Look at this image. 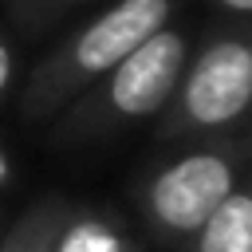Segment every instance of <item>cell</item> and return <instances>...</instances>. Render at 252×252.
Segmentation results:
<instances>
[{
	"mask_svg": "<svg viewBox=\"0 0 252 252\" xmlns=\"http://www.w3.org/2000/svg\"><path fill=\"white\" fill-rule=\"evenodd\" d=\"M177 12V0H114L94 20L63 35L24 79L16 110L28 122H47L91 91L106 71H114L142 39L165 28Z\"/></svg>",
	"mask_w": 252,
	"mask_h": 252,
	"instance_id": "1",
	"label": "cell"
},
{
	"mask_svg": "<svg viewBox=\"0 0 252 252\" xmlns=\"http://www.w3.org/2000/svg\"><path fill=\"white\" fill-rule=\"evenodd\" d=\"M189 32L169 20L150 39H142L114 71H106L91 91H83L71 106L55 114V142H102L146 118H161L189 67Z\"/></svg>",
	"mask_w": 252,
	"mask_h": 252,
	"instance_id": "2",
	"label": "cell"
},
{
	"mask_svg": "<svg viewBox=\"0 0 252 252\" xmlns=\"http://www.w3.org/2000/svg\"><path fill=\"white\" fill-rule=\"evenodd\" d=\"M248 165H252V134L228 130L220 138H205L201 146L154 169L138 193V209L150 236L161 248L181 252L201 232V224L220 209V201L240 185Z\"/></svg>",
	"mask_w": 252,
	"mask_h": 252,
	"instance_id": "3",
	"label": "cell"
},
{
	"mask_svg": "<svg viewBox=\"0 0 252 252\" xmlns=\"http://www.w3.org/2000/svg\"><path fill=\"white\" fill-rule=\"evenodd\" d=\"M252 114V28L213 35L189 67L158 122L161 142H205L236 130Z\"/></svg>",
	"mask_w": 252,
	"mask_h": 252,
	"instance_id": "4",
	"label": "cell"
},
{
	"mask_svg": "<svg viewBox=\"0 0 252 252\" xmlns=\"http://www.w3.org/2000/svg\"><path fill=\"white\" fill-rule=\"evenodd\" d=\"M181 252H252V173L240 177V185Z\"/></svg>",
	"mask_w": 252,
	"mask_h": 252,
	"instance_id": "5",
	"label": "cell"
},
{
	"mask_svg": "<svg viewBox=\"0 0 252 252\" xmlns=\"http://www.w3.org/2000/svg\"><path fill=\"white\" fill-rule=\"evenodd\" d=\"M51 252H146V248H142L138 236H130L114 217L71 205L63 228L55 232Z\"/></svg>",
	"mask_w": 252,
	"mask_h": 252,
	"instance_id": "6",
	"label": "cell"
},
{
	"mask_svg": "<svg viewBox=\"0 0 252 252\" xmlns=\"http://www.w3.org/2000/svg\"><path fill=\"white\" fill-rule=\"evenodd\" d=\"M71 205L59 197H39L35 205H28L0 236V252H51L55 232L63 228Z\"/></svg>",
	"mask_w": 252,
	"mask_h": 252,
	"instance_id": "7",
	"label": "cell"
},
{
	"mask_svg": "<svg viewBox=\"0 0 252 252\" xmlns=\"http://www.w3.org/2000/svg\"><path fill=\"white\" fill-rule=\"evenodd\" d=\"M8 12L20 20V24H32V28H47L51 20L67 16L75 4H87V0H4Z\"/></svg>",
	"mask_w": 252,
	"mask_h": 252,
	"instance_id": "8",
	"label": "cell"
},
{
	"mask_svg": "<svg viewBox=\"0 0 252 252\" xmlns=\"http://www.w3.org/2000/svg\"><path fill=\"white\" fill-rule=\"evenodd\" d=\"M12 83H16V47H12V39L0 32V98L8 94Z\"/></svg>",
	"mask_w": 252,
	"mask_h": 252,
	"instance_id": "9",
	"label": "cell"
},
{
	"mask_svg": "<svg viewBox=\"0 0 252 252\" xmlns=\"http://www.w3.org/2000/svg\"><path fill=\"white\" fill-rule=\"evenodd\" d=\"M16 181V165H12V154L4 150V142H0V189H8Z\"/></svg>",
	"mask_w": 252,
	"mask_h": 252,
	"instance_id": "10",
	"label": "cell"
},
{
	"mask_svg": "<svg viewBox=\"0 0 252 252\" xmlns=\"http://www.w3.org/2000/svg\"><path fill=\"white\" fill-rule=\"evenodd\" d=\"M213 4L224 12H236V16H252V0H213Z\"/></svg>",
	"mask_w": 252,
	"mask_h": 252,
	"instance_id": "11",
	"label": "cell"
},
{
	"mask_svg": "<svg viewBox=\"0 0 252 252\" xmlns=\"http://www.w3.org/2000/svg\"><path fill=\"white\" fill-rule=\"evenodd\" d=\"M0 236H4V232H0Z\"/></svg>",
	"mask_w": 252,
	"mask_h": 252,
	"instance_id": "12",
	"label": "cell"
}]
</instances>
